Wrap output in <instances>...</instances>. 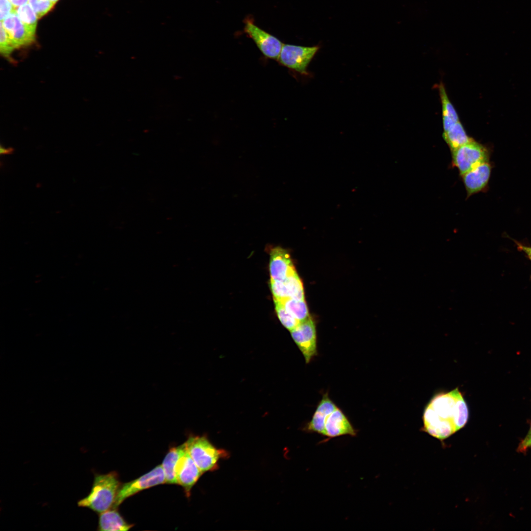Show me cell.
Listing matches in <instances>:
<instances>
[{
  "label": "cell",
  "instance_id": "22",
  "mask_svg": "<svg viewBox=\"0 0 531 531\" xmlns=\"http://www.w3.org/2000/svg\"><path fill=\"white\" fill-rule=\"evenodd\" d=\"M274 301L277 316L286 328L291 331L300 324V322L289 313L279 301Z\"/></svg>",
  "mask_w": 531,
  "mask_h": 531
},
{
  "label": "cell",
  "instance_id": "26",
  "mask_svg": "<svg viewBox=\"0 0 531 531\" xmlns=\"http://www.w3.org/2000/svg\"><path fill=\"white\" fill-rule=\"evenodd\" d=\"M0 20H3L9 14L14 11V7L9 0H0Z\"/></svg>",
  "mask_w": 531,
  "mask_h": 531
},
{
  "label": "cell",
  "instance_id": "18",
  "mask_svg": "<svg viewBox=\"0 0 531 531\" xmlns=\"http://www.w3.org/2000/svg\"><path fill=\"white\" fill-rule=\"evenodd\" d=\"M439 90L441 101L443 131L460 121L456 110L449 98L443 85L441 83Z\"/></svg>",
  "mask_w": 531,
  "mask_h": 531
},
{
  "label": "cell",
  "instance_id": "1",
  "mask_svg": "<svg viewBox=\"0 0 531 531\" xmlns=\"http://www.w3.org/2000/svg\"><path fill=\"white\" fill-rule=\"evenodd\" d=\"M469 416L466 400L456 388L437 393L431 399L423 412V426L429 434L442 440L463 428Z\"/></svg>",
  "mask_w": 531,
  "mask_h": 531
},
{
  "label": "cell",
  "instance_id": "5",
  "mask_svg": "<svg viewBox=\"0 0 531 531\" xmlns=\"http://www.w3.org/2000/svg\"><path fill=\"white\" fill-rule=\"evenodd\" d=\"M319 48V46L305 47L283 44L277 60L282 65L307 75L308 66Z\"/></svg>",
  "mask_w": 531,
  "mask_h": 531
},
{
  "label": "cell",
  "instance_id": "17",
  "mask_svg": "<svg viewBox=\"0 0 531 531\" xmlns=\"http://www.w3.org/2000/svg\"><path fill=\"white\" fill-rule=\"evenodd\" d=\"M442 137L451 151L473 140L467 135L460 121L444 130Z\"/></svg>",
  "mask_w": 531,
  "mask_h": 531
},
{
  "label": "cell",
  "instance_id": "28",
  "mask_svg": "<svg viewBox=\"0 0 531 531\" xmlns=\"http://www.w3.org/2000/svg\"><path fill=\"white\" fill-rule=\"evenodd\" d=\"M517 248L521 251L524 252L528 257H531V247L524 245L516 242Z\"/></svg>",
  "mask_w": 531,
  "mask_h": 531
},
{
  "label": "cell",
  "instance_id": "21",
  "mask_svg": "<svg viewBox=\"0 0 531 531\" xmlns=\"http://www.w3.org/2000/svg\"><path fill=\"white\" fill-rule=\"evenodd\" d=\"M284 281L287 289L289 298L296 300L304 299L302 283L295 270L289 274Z\"/></svg>",
  "mask_w": 531,
  "mask_h": 531
},
{
  "label": "cell",
  "instance_id": "3",
  "mask_svg": "<svg viewBox=\"0 0 531 531\" xmlns=\"http://www.w3.org/2000/svg\"><path fill=\"white\" fill-rule=\"evenodd\" d=\"M185 443L188 453L203 473L216 470L219 460L226 453L216 448L205 436H190Z\"/></svg>",
  "mask_w": 531,
  "mask_h": 531
},
{
  "label": "cell",
  "instance_id": "24",
  "mask_svg": "<svg viewBox=\"0 0 531 531\" xmlns=\"http://www.w3.org/2000/svg\"><path fill=\"white\" fill-rule=\"evenodd\" d=\"M270 285L274 300L281 302L289 298L284 280L276 281L270 279Z\"/></svg>",
  "mask_w": 531,
  "mask_h": 531
},
{
  "label": "cell",
  "instance_id": "14",
  "mask_svg": "<svg viewBox=\"0 0 531 531\" xmlns=\"http://www.w3.org/2000/svg\"><path fill=\"white\" fill-rule=\"evenodd\" d=\"M337 408L335 403L329 397L328 393H324L311 420L306 424L304 430L308 433H316L323 436L325 420Z\"/></svg>",
  "mask_w": 531,
  "mask_h": 531
},
{
  "label": "cell",
  "instance_id": "27",
  "mask_svg": "<svg viewBox=\"0 0 531 531\" xmlns=\"http://www.w3.org/2000/svg\"><path fill=\"white\" fill-rule=\"evenodd\" d=\"M530 448H531V425L527 435L519 444L517 451L525 452Z\"/></svg>",
  "mask_w": 531,
  "mask_h": 531
},
{
  "label": "cell",
  "instance_id": "19",
  "mask_svg": "<svg viewBox=\"0 0 531 531\" xmlns=\"http://www.w3.org/2000/svg\"><path fill=\"white\" fill-rule=\"evenodd\" d=\"M280 302L289 313L300 323L310 317L304 299L296 300L289 298Z\"/></svg>",
  "mask_w": 531,
  "mask_h": 531
},
{
  "label": "cell",
  "instance_id": "30",
  "mask_svg": "<svg viewBox=\"0 0 531 531\" xmlns=\"http://www.w3.org/2000/svg\"><path fill=\"white\" fill-rule=\"evenodd\" d=\"M0 154H11L13 151V149L12 148H5L2 146H0Z\"/></svg>",
  "mask_w": 531,
  "mask_h": 531
},
{
  "label": "cell",
  "instance_id": "2",
  "mask_svg": "<svg viewBox=\"0 0 531 531\" xmlns=\"http://www.w3.org/2000/svg\"><path fill=\"white\" fill-rule=\"evenodd\" d=\"M121 485L116 472L95 474L89 493L78 501V505L99 514L113 508Z\"/></svg>",
  "mask_w": 531,
  "mask_h": 531
},
{
  "label": "cell",
  "instance_id": "9",
  "mask_svg": "<svg viewBox=\"0 0 531 531\" xmlns=\"http://www.w3.org/2000/svg\"><path fill=\"white\" fill-rule=\"evenodd\" d=\"M175 472L177 484L182 486L186 496L189 497L192 488L203 472L194 462L187 449L178 460Z\"/></svg>",
  "mask_w": 531,
  "mask_h": 531
},
{
  "label": "cell",
  "instance_id": "15",
  "mask_svg": "<svg viewBox=\"0 0 531 531\" xmlns=\"http://www.w3.org/2000/svg\"><path fill=\"white\" fill-rule=\"evenodd\" d=\"M133 526V524H129L118 511V508H112L108 510L99 513L98 526L99 531H128Z\"/></svg>",
  "mask_w": 531,
  "mask_h": 531
},
{
  "label": "cell",
  "instance_id": "13",
  "mask_svg": "<svg viewBox=\"0 0 531 531\" xmlns=\"http://www.w3.org/2000/svg\"><path fill=\"white\" fill-rule=\"evenodd\" d=\"M295 270L290 256L285 249L280 247L272 249L269 262L271 279L283 281Z\"/></svg>",
  "mask_w": 531,
  "mask_h": 531
},
{
  "label": "cell",
  "instance_id": "10",
  "mask_svg": "<svg viewBox=\"0 0 531 531\" xmlns=\"http://www.w3.org/2000/svg\"><path fill=\"white\" fill-rule=\"evenodd\" d=\"M491 170V165L487 161L461 176L467 192V198L486 189Z\"/></svg>",
  "mask_w": 531,
  "mask_h": 531
},
{
  "label": "cell",
  "instance_id": "16",
  "mask_svg": "<svg viewBox=\"0 0 531 531\" xmlns=\"http://www.w3.org/2000/svg\"><path fill=\"white\" fill-rule=\"evenodd\" d=\"M185 443L171 448L161 464L163 469L166 484H177L175 468L179 458L185 452Z\"/></svg>",
  "mask_w": 531,
  "mask_h": 531
},
{
  "label": "cell",
  "instance_id": "31",
  "mask_svg": "<svg viewBox=\"0 0 531 531\" xmlns=\"http://www.w3.org/2000/svg\"><path fill=\"white\" fill-rule=\"evenodd\" d=\"M51 0V1H52V2H54V3H56V2H57V1L58 0Z\"/></svg>",
  "mask_w": 531,
  "mask_h": 531
},
{
  "label": "cell",
  "instance_id": "20",
  "mask_svg": "<svg viewBox=\"0 0 531 531\" xmlns=\"http://www.w3.org/2000/svg\"><path fill=\"white\" fill-rule=\"evenodd\" d=\"M14 11L28 31L35 35L38 18L29 3L16 7Z\"/></svg>",
  "mask_w": 531,
  "mask_h": 531
},
{
  "label": "cell",
  "instance_id": "12",
  "mask_svg": "<svg viewBox=\"0 0 531 531\" xmlns=\"http://www.w3.org/2000/svg\"><path fill=\"white\" fill-rule=\"evenodd\" d=\"M0 22L15 49L30 45L35 41V35L28 31L15 11Z\"/></svg>",
  "mask_w": 531,
  "mask_h": 531
},
{
  "label": "cell",
  "instance_id": "8",
  "mask_svg": "<svg viewBox=\"0 0 531 531\" xmlns=\"http://www.w3.org/2000/svg\"><path fill=\"white\" fill-rule=\"evenodd\" d=\"M293 339L308 363L317 354V337L315 323L309 317L291 331Z\"/></svg>",
  "mask_w": 531,
  "mask_h": 531
},
{
  "label": "cell",
  "instance_id": "23",
  "mask_svg": "<svg viewBox=\"0 0 531 531\" xmlns=\"http://www.w3.org/2000/svg\"><path fill=\"white\" fill-rule=\"evenodd\" d=\"M0 52L5 58L11 60L10 56L15 48L0 22Z\"/></svg>",
  "mask_w": 531,
  "mask_h": 531
},
{
  "label": "cell",
  "instance_id": "4",
  "mask_svg": "<svg viewBox=\"0 0 531 531\" xmlns=\"http://www.w3.org/2000/svg\"><path fill=\"white\" fill-rule=\"evenodd\" d=\"M452 164L460 176L489 161L487 148L474 140L451 151Z\"/></svg>",
  "mask_w": 531,
  "mask_h": 531
},
{
  "label": "cell",
  "instance_id": "7",
  "mask_svg": "<svg viewBox=\"0 0 531 531\" xmlns=\"http://www.w3.org/2000/svg\"><path fill=\"white\" fill-rule=\"evenodd\" d=\"M244 30L267 58L277 59L283 44L277 38L262 30L248 18L244 21Z\"/></svg>",
  "mask_w": 531,
  "mask_h": 531
},
{
  "label": "cell",
  "instance_id": "29",
  "mask_svg": "<svg viewBox=\"0 0 531 531\" xmlns=\"http://www.w3.org/2000/svg\"><path fill=\"white\" fill-rule=\"evenodd\" d=\"M14 8L24 5L29 2V0H9Z\"/></svg>",
  "mask_w": 531,
  "mask_h": 531
},
{
  "label": "cell",
  "instance_id": "11",
  "mask_svg": "<svg viewBox=\"0 0 531 531\" xmlns=\"http://www.w3.org/2000/svg\"><path fill=\"white\" fill-rule=\"evenodd\" d=\"M357 432L344 413L337 407L325 420L323 436L328 440L344 435L354 437Z\"/></svg>",
  "mask_w": 531,
  "mask_h": 531
},
{
  "label": "cell",
  "instance_id": "6",
  "mask_svg": "<svg viewBox=\"0 0 531 531\" xmlns=\"http://www.w3.org/2000/svg\"><path fill=\"white\" fill-rule=\"evenodd\" d=\"M163 483H166L165 474L159 465L139 477L121 484L113 508H118L126 499L142 490Z\"/></svg>",
  "mask_w": 531,
  "mask_h": 531
},
{
  "label": "cell",
  "instance_id": "25",
  "mask_svg": "<svg viewBox=\"0 0 531 531\" xmlns=\"http://www.w3.org/2000/svg\"><path fill=\"white\" fill-rule=\"evenodd\" d=\"M28 3L35 12L38 19L47 14L55 4L50 0H29Z\"/></svg>",
  "mask_w": 531,
  "mask_h": 531
},
{
  "label": "cell",
  "instance_id": "32",
  "mask_svg": "<svg viewBox=\"0 0 531 531\" xmlns=\"http://www.w3.org/2000/svg\"><path fill=\"white\" fill-rule=\"evenodd\" d=\"M529 259L530 260V261H531V257H529Z\"/></svg>",
  "mask_w": 531,
  "mask_h": 531
}]
</instances>
